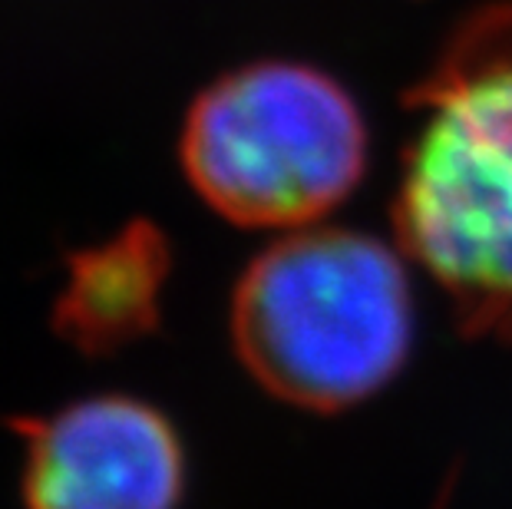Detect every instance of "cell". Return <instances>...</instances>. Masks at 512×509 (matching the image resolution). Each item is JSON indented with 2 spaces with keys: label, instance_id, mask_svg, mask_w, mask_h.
<instances>
[{
  "label": "cell",
  "instance_id": "obj_1",
  "mask_svg": "<svg viewBox=\"0 0 512 509\" xmlns=\"http://www.w3.org/2000/svg\"><path fill=\"white\" fill-rule=\"evenodd\" d=\"M397 229L463 328L512 338V10L473 24L423 83Z\"/></svg>",
  "mask_w": 512,
  "mask_h": 509
},
{
  "label": "cell",
  "instance_id": "obj_2",
  "mask_svg": "<svg viewBox=\"0 0 512 509\" xmlns=\"http://www.w3.org/2000/svg\"><path fill=\"white\" fill-rule=\"evenodd\" d=\"M248 374L318 414L380 394L407 364L413 298L397 252L361 232L314 229L268 245L232 298Z\"/></svg>",
  "mask_w": 512,
  "mask_h": 509
},
{
  "label": "cell",
  "instance_id": "obj_3",
  "mask_svg": "<svg viewBox=\"0 0 512 509\" xmlns=\"http://www.w3.org/2000/svg\"><path fill=\"white\" fill-rule=\"evenodd\" d=\"M182 166L225 219L298 229L328 215L361 182L367 126L328 73L304 63H252L195 100Z\"/></svg>",
  "mask_w": 512,
  "mask_h": 509
},
{
  "label": "cell",
  "instance_id": "obj_4",
  "mask_svg": "<svg viewBox=\"0 0 512 509\" xmlns=\"http://www.w3.org/2000/svg\"><path fill=\"white\" fill-rule=\"evenodd\" d=\"M24 437L27 509H179L185 453L176 427L136 397L103 394L40 420Z\"/></svg>",
  "mask_w": 512,
  "mask_h": 509
},
{
  "label": "cell",
  "instance_id": "obj_5",
  "mask_svg": "<svg viewBox=\"0 0 512 509\" xmlns=\"http://www.w3.org/2000/svg\"><path fill=\"white\" fill-rule=\"evenodd\" d=\"M166 272V242L146 222L73 255L53 308L60 338L83 354H113L146 338L159 321Z\"/></svg>",
  "mask_w": 512,
  "mask_h": 509
}]
</instances>
